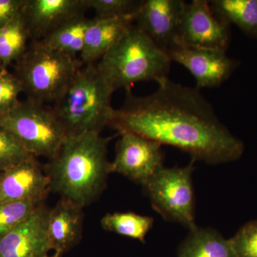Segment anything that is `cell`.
<instances>
[{
  "instance_id": "cell-1",
  "label": "cell",
  "mask_w": 257,
  "mask_h": 257,
  "mask_svg": "<svg viewBox=\"0 0 257 257\" xmlns=\"http://www.w3.org/2000/svg\"><path fill=\"white\" fill-rule=\"evenodd\" d=\"M157 83V90L148 95L136 96L126 91L124 104L114 109L109 126L119 134H138L176 147L192 160L209 165L241 158L243 142L221 122L200 89L168 77Z\"/></svg>"
},
{
  "instance_id": "cell-2",
  "label": "cell",
  "mask_w": 257,
  "mask_h": 257,
  "mask_svg": "<svg viewBox=\"0 0 257 257\" xmlns=\"http://www.w3.org/2000/svg\"><path fill=\"white\" fill-rule=\"evenodd\" d=\"M110 140L98 132L67 136L47 166L50 189L82 208L95 200L110 173Z\"/></svg>"
},
{
  "instance_id": "cell-3",
  "label": "cell",
  "mask_w": 257,
  "mask_h": 257,
  "mask_svg": "<svg viewBox=\"0 0 257 257\" xmlns=\"http://www.w3.org/2000/svg\"><path fill=\"white\" fill-rule=\"evenodd\" d=\"M114 92L96 64H83L52 106L67 136L109 126Z\"/></svg>"
},
{
  "instance_id": "cell-4",
  "label": "cell",
  "mask_w": 257,
  "mask_h": 257,
  "mask_svg": "<svg viewBox=\"0 0 257 257\" xmlns=\"http://www.w3.org/2000/svg\"><path fill=\"white\" fill-rule=\"evenodd\" d=\"M170 57L135 24L96 67L114 89L132 90L134 84L167 78Z\"/></svg>"
},
{
  "instance_id": "cell-5",
  "label": "cell",
  "mask_w": 257,
  "mask_h": 257,
  "mask_svg": "<svg viewBox=\"0 0 257 257\" xmlns=\"http://www.w3.org/2000/svg\"><path fill=\"white\" fill-rule=\"evenodd\" d=\"M19 61L18 78L28 99L55 104L83 65L79 58L45 46L40 40L32 42Z\"/></svg>"
},
{
  "instance_id": "cell-6",
  "label": "cell",
  "mask_w": 257,
  "mask_h": 257,
  "mask_svg": "<svg viewBox=\"0 0 257 257\" xmlns=\"http://www.w3.org/2000/svg\"><path fill=\"white\" fill-rule=\"evenodd\" d=\"M0 125L34 157L55 156L67 133L52 106L28 99L0 116Z\"/></svg>"
},
{
  "instance_id": "cell-7",
  "label": "cell",
  "mask_w": 257,
  "mask_h": 257,
  "mask_svg": "<svg viewBox=\"0 0 257 257\" xmlns=\"http://www.w3.org/2000/svg\"><path fill=\"white\" fill-rule=\"evenodd\" d=\"M195 160L184 167H162L143 186L154 210L166 221L191 230L197 226L192 174Z\"/></svg>"
},
{
  "instance_id": "cell-8",
  "label": "cell",
  "mask_w": 257,
  "mask_h": 257,
  "mask_svg": "<svg viewBox=\"0 0 257 257\" xmlns=\"http://www.w3.org/2000/svg\"><path fill=\"white\" fill-rule=\"evenodd\" d=\"M175 40L189 47L226 52L231 25L216 14L209 1L193 0L186 3Z\"/></svg>"
},
{
  "instance_id": "cell-9",
  "label": "cell",
  "mask_w": 257,
  "mask_h": 257,
  "mask_svg": "<svg viewBox=\"0 0 257 257\" xmlns=\"http://www.w3.org/2000/svg\"><path fill=\"white\" fill-rule=\"evenodd\" d=\"M119 135L109 172L119 174L144 186L164 166L162 145L138 134Z\"/></svg>"
},
{
  "instance_id": "cell-10",
  "label": "cell",
  "mask_w": 257,
  "mask_h": 257,
  "mask_svg": "<svg viewBox=\"0 0 257 257\" xmlns=\"http://www.w3.org/2000/svg\"><path fill=\"white\" fill-rule=\"evenodd\" d=\"M166 53L172 62L183 66L192 74L199 89L219 87L240 64L226 52L189 47L176 40Z\"/></svg>"
},
{
  "instance_id": "cell-11",
  "label": "cell",
  "mask_w": 257,
  "mask_h": 257,
  "mask_svg": "<svg viewBox=\"0 0 257 257\" xmlns=\"http://www.w3.org/2000/svg\"><path fill=\"white\" fill-rule=\"evenodd\" d=\"M185 4L182 0H145L134 24L166 53L177 37Z\"/></svg>"
},
{
  "instance_id": "cell-12",
  "label": "cell",
  "mask_w": 257,
  "mask_h": 257,
  "mask_svg": "<svg viewBox=\"0 0 257 257\" xmlns=\"http://www.w3.org/2000/svg\"><path fill=\"white\" fill-rule=\"evenodd\" d=\"M49 210L41 204L27 220L0 237V257H47Z\"/></svg>"
},
{
  "instance_id": "cell-13",
  "label": "cell",
  "mask_w": 257,
  "mask_h": 257,
  "mask_svg": "<svg viewBox=\"0 0 257 257\" xmlns=\"http://www.w3.org/2000/svg\"><path fill=\"white\" fill-rule=\"evenodd\" d=\"M50 179L35 157L30 156L4 171L0 181V203L42 202L50 190Z\"/></svg>"
},
{
  "instance_id": "cell-14",
  "label": "cell",
  "mask_w": 257,
  "mask_h": 257,
  "mask_svg": "<svg viewBox=\"0 0 257 257\" xmlns=\"http://www.w3.org/2000/svg\"><path fill=\"white\" fill-rule=\"evenodd\" d=\"M87 10L86 0H27L24 16L35 41Z\"/></svg>"
},
{
  "instance_id": "cell-15",
  "label": "cell",
  "mask_w": 257,
  "mask_h": 257,
  "mask_svg": "<svg viewBox=\"0 0 257 257\" xmlns=\"http://www.w3.org/2000/svg\"><path fill=\"white\" fill-rule=\"evenodd\" d=\"M82 207L62 197L47 218V236L51 250L62 256L80 239L82 233Z\"/></svg>"
},
{
  "instance_id": "cell-16",
  "label": "cell",
  "mask_w": 257,
  "mask_h": 257,
  "mask_svg": "<svg viewBox=\"0 0 257 257\" xmlns=\"http://www.w3.org/2000/svg\"><path fill=\"white\" fill-rule=\"evenodd\" d=\"M134 23L133 18L94 17L86 32L79 60L83 64L97 63L122 38Z\"/></svg>"
},
{
  "instance_id": "cell-17",
  "label": "cell",
  "mask_w": 257,
  "mask_h": 257,
  "mask_svg": "<svg viewBox=\"0 0 257 257\" xmlns=\"http://www.w3.org/2000/svg\"><path fill=\"white\" fill-rule=\"evenodd\" d=\"M177 257H238L229 239L210 227L189 230L177 248Z\"/></svg>"
},
{
  "instance_id": "cell-18",
  "label": "cell",
  "mask_w": 257,
  "mask_h": 257,
  "mask_svg": "<svg viewBox=\"0 0 257 257\" xmlns=\"http://www.w3.org/2000/svg\"><path fill=\"white\" fill-rule=\"evenodd\" d=\"M92 18L79 13L61 24L40 40L47 47L78 58L84 48L86 32Z\"/></svg>"
},
{
  "instance_id": "cell-19",
  "label": "cell",
  "mask_w": 257,
  "mask_h": 257,
  "mask_svg": "<svg viewBox=\"0 0 257 257\" xmlns=\"http://www.w3.org/2000/svg\"><path fill=\"white\" fill-rule=\"evenodd\" d=\"M211 8L248 36L257 38V0H212Z\"/></svg>"
},
{
  "instance_id": "cell-20",
  "label": "cell",
  "mask_w": 257,
  "mask_h": 257,
  "mask_svg": "<svg viewBox=\"0 0 257 257\" xmlns=\"http://www.w3.org/2000/svg\"><path fill=\"white\" fill-rule=\"evenodd\" d=\"M30 37L24 11L0 28V67L7 68L13 61L23 57L28 50Z\"/></svg>"
},
{
  "instance_id": "cell-21",
  "label": "cell",
  "mask_w": 257,
  "mask_h": 257,
  "mask_svg": "<svg viewBox=\"0 0 257 257\" xmlns=\"http://www.w3.org/2000/svg\"><path fill=\"white\" fill-rule=\"evenodd\" d=\"M101 226L106 231L145 242L154 224V219L134 212H115L101 219Z\"/></svg>"
},
{
  "instance_id": "cell-22",
  "label": "cell",
  "mask_w": 257,
  "mask_h": 257,
  "mask_svg": "<svg viewBox=\"0 0 257 257\" xmlns=\"http://www.w3.org/2000/svg\"><path fill=\"white\" fill-rule=\"evenodd\" d=\"M41 204L30 200L0 203V237L27 220Z\"/></svg>"
},
{
  "instance_id": "cell-23",
  "label": "cell",
  "mask_w": 257,
  "mask_h": 257,
  "mask_svg": "<svg viewBox=\"0 0 257 257\" xmlns=\"http://www.w3.org/2000/svg\"><path fill=\"white\" fill-rule=\"evenodd\" d=\"M143 1L135 0H86L87 9L95 13V18L135 19Z\"/></svg>"
},
{
  "instance_id": "cell-24",
  "label": "cell",
  "mask_w": 257,
  "mask_h": 257,
  "mask_svg": "<svg viewBox=\"0 0 257 257\" xmlns=\"http://www.w3.org/2000/svg\"><path fill=\"white\" fill-rule=\"evenodd\" d=\"M32 156L13 134L0 125V172Z\"/></svg>"
},
{
  "instance_id": "cell-25",
  "label": "cell",
  "mask_w": 257,
  "mask_h": 257,
  "mask_svg": "<svg viewBox=\"0 0 257 257\" xmlns=\"http://www.w3.org/2000/svg\"><path fill=\"white\" fill-rule=\"evenodd\" d=\"M23 92V84L18 76L5 67H0V116L20 104L19 96Z\"/></svg>"
},
{
  "instance_id": "cell-26",
  "label": "cell",
  "mask_w": 257,
  "mask_h": 257,
  "mask_svg": "<svg viewBox=\"0 0 257 257\" xmlns=\"http://www.w3.org/2000/svg\"><path fill=\"white\" fill-rule=\"evenodd\" d=\"M229 239L238 257H257V220L248 221Z\"/></svg>"
},
{
  "instance_id": "cell-27",
  "label": "cell",
  "mask_w": 257,
  "mask_h": 257,
  "mask_svg": "<svg viewBox=\"0 0 257 257\" xmlns=\"http://www.w3.org/2000/svg\"><path fill=\"white\" fill-rule=\"evenodd\" d=\"M27 0H0V28L21 14Z\"/></svg>"
},
{
  "instance_id": "cell-28",
  "label": "cell",
  "mask_w": 257,
  "mask_h": 257,
  "mask_svg": "<svg viewBox=\"0 0 257 257\" xmlns=\"http://www.w3.org/2000/svg\"><path fill=\"white\" fill-rule=\"evenodd\" d=\"M47 257H61V256H60V255H57L55 254V253H54V255H52V256H48Z\"/></svg>"
},
{
  "instance_id": "cell-29",
  "label": "cell",
  "mask_w": 257,
  "mask_h": 257,
  "mask_svg": "<svg viewBox=\"0 0 257 257\" xmlns=\"http://www.w3.org/2000/svg\"><path fill=\"white\" fill-rule=\"evenodd\" d=\"M3 172H0V181H1L2 177H3Z\"/></svg>"
}]
</instances>
